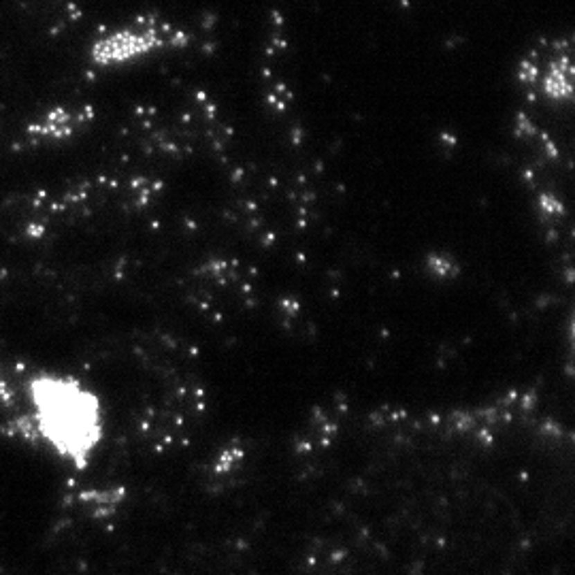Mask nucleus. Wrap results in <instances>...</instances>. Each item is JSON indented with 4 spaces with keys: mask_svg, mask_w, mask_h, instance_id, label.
<instances>
[{
    "mask_svg": "<svg viewBox=\"0 0 575 575\" xmlns=\"http://www.w3.org/2000/svg\"><path fill=\"white\" fill-rule=\"evenodd\" d=\"M26 422L57 460L85 469L105 439L100 396L75 375L37 371L26 382Z\"/></svg>",
    "mask_w": 575,
    "mask_h": 575,
    "instance_id": "1",
    "label": "nucleus"
},
{
    "mask_svg": "<svg viewBox=\"0 0 575 575\" xmlns=\"http://www.w3.org/2000/svg\"><path fill=\"white\" fill-rule=\"evenodd\" d=\"M190 43L188 35L182 30H172L168 26L156 24H134L120 28L109 35L98 37L90 47V62L98 69H115L132 64L158 49L166 47H186Z\"/></svg>",
    "mask_w": 575,
    "mask_h": 575,
    "instance_id": "2",
    "label": "nucleus"
},
{
    "mask_svg": "<svg viewBox=\"0 0 575 575\" xmlns=\"http://www.w3.org/2000/svg\"><path fill=\"white\" fill-rule=\"evenodd\" d=\"M537 85H541V92L554 103H571L573 100V92H575L573 60H571V53H567V49H560L552 57L550 67L545 69V73H541Z\"/></svg>",
    "mask_w": 575,
    "mask_h": 575,
    "instance_id": "3",
    "label": "nucleus"
},
{
    "mask_svg": "<svg viewBox=\"0 0 575 575\" xmlns=\"http://www.w3.org/2000/svg\"><path fill=\"white\" fill-rule=\"evenodd\" d=\"M539 77H541V69L535 62L533 55L520 62V69H518V79H520V83H524V85H537Z\"/></svg>",
    "mask_w": 575,
    "mask_h": 575,
    "instance_id": "4",
    "label": "nucleus"
}]
</instances>
